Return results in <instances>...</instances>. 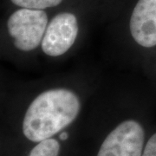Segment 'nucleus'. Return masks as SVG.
Here are the masks:
<instances>
[{"instance_id": "39448f33", "label": "nucleus", "mask_w": 156, "mask_h": 156, "mask_svg": "<svg viewBox=\"0 0 156 156\" xmlns=\"http://www.w3.org/2000/svg\"><path fill=\"white\" fill-rule=\"evenodd\" d=\"M129 37L135 47H156V0H137L128 23Z\"/></svg>"}, {"instance_id": "f03ea898", "label": "nucleus", "mask_w": 156, "mask_h": 156, "mask_svg": "<svg viewBox=\"0 0 156 156\" xmlns=\"http://www.w3.org/2000/svg\"><path fill=\"white\" fill-rule=\"evenodd\" d=\"M50 19L44 10L19 8L6 21V33L13 47L23 53L40 48Z\"/></svg>"}, {"instance_id": "20e7f679", "label": "nucleus", "mask_w": 156, "mask_h": 156, "mask_svg": "<svg viewBox=\"0 0 156 156\" xmlns=\"http://www.w3.org/2000/svg\"><path fill=\"white\" fill-rule=\"evenodd\" d=\"M144 140L142 125L133 119L125 120L107 135L96 156H141Z\"/></svg>"}, {"instance_id": "1a4fd4ad", "label": "nucleus", "mask_w": 156, "mask_h": 156, "mask_svg": "<svg viewBox=\"0 0 156 156\" xmlns=\"http://www.w3.org/2000/svg\"><path fill=\"white\" fill-rule=\"evenodd\" d=\"M68 137H69V134L67 133H65V132H63V133H62L60 134V136H59V138L61 140H66L68 139Z\"/></svg>"}, {"instance_id": "f257e3e1", "label": "nucleus", "mask_w": 156, "mask_h": 156, "mask_svg": "<svg viewBox=\"0 0 156 156\" xmlns=\"http://www.w3.org/2000/svg\"><path fill=\"white\" fill-rule=\"evenodd\" d=\"M82 98L68 87H52L39 93L30 101L23 119V134L38 143L50 139L77 118Z\"/></svg>"}, {"instance_id": "0eeeda50", "label": "nucleus", "mask_w": 156, "mask_h": 156, "mask_svg": "<svg viewBox=\"0 0 156 156\" xmlns=\"http://www.w3.org/2000/svg\"><path fill=\"white\" fill-rule=\"evenodd\" d=\"M63 0H11L14 5L19 8L35 10H47L61 5Z\"/></svg>"}, {"instance_id": "7ed1b4c3", "label": "nucleus", "mask_w": 156, "mask_h": 156, "mask_svg": "<svg viewBox=\"0 0 156 156\" xmlns=\"http://www.w3.org/2000/svg\"><path fill=\"white\" fill-rule=\"evenodd\" d=\"M79 32L77 16L70 11H61L50 20L40 50L48 57H61L72 49Z\"/></svg>"}, {"instance_id": "423d86ee", "label": "nucleus", "mask_w": 156, "mask_h": 156, "mask_svg": "<svg viewBox=\"0 0 156 156\" xmlns=\"http://www.w3.org/2000/svg\"><path fill=\"white\" fill-rule=\"evenodd\" d=\"M59 153L60 143L56 139L50 138L38 142L29 156H59Z\"/></svg>"}, {"instance_id": "6e6552de", "label": "nucleus", "mask_w": 156, "mask_h": 156, "mask_svg": "<svg viewBox=\"0 0 156 156\" xmlns=\"http://www.w3.org/2000/svg\"><path fill=\"white\" fill-rule=\"evenodd\" d=\"M141 156H156V133L147 140Z\"/></svg>"}]
</instances>
